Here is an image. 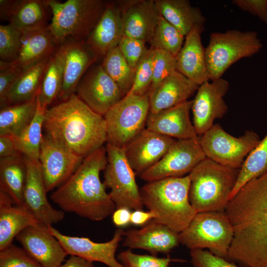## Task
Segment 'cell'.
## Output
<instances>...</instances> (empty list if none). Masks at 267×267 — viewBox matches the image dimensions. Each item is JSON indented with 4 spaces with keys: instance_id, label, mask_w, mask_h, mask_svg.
I'll list each match as a JSON object with an SVG mask.
<instances>
[{
    "instance_id": "5",
    "label": "cell",
    "mask_w": 267,
    "mask_h": 267,
    "mask_svg": "<svg viewBox=\"0 0 267 267\" xmlns=\"http://www.w3.org/2000/svg\"><path fill=\"white\" fill-rule=\"evenodd\" d=\"M240 169L224 166L207 157L194 168L188 174V196L197 213L225 209Z\"/></svg>"
},
{
    "instance_id": "29",
    "label": "cell",
    "mask_w": 267,
    "mask_h": 267,
    "mask_svg": "<svg viewBox=\"0 0 267 267\" xmlns=\"http://www.w3.org/2000/svg\"><path fill=\"white\" fill-rule=\"evenodd\" d=\"M60 44L48 26L37 31L23 34L18 55L15 60L8 62L23 72L49 57Z\"/></svg>"
},
{
    "instance_id": "3",
    "label": "cell",
    "mask_w": 267,
    "mask_h": 267,
    "mask_svg": "<svg viewBox=\"0 0 267 267\" xmlns=\"http://www.w3.org/2000/svg\"><path fill=\"white\" fill-rule=\"evenodd\" d=\"M44 134L85 158L107 142L104 117L92 110L75 93L46 108Z\"/></svg>"
},
{
    "instance_id": "39",
    "label": "cell",
    "mask_w": 267,
    "mask_h": 267,
    "mask_svg": "<svg viewBox=\"0 0 267 267\" xmlns=\"http://www.w3.org/2000/svg\"><path fill=\"white\" fill-rule=\"evenodd\" d=\"M23 33L10 24L0 25V58L12 62L19 52Z\"/></svg>"
},
{
    "instance_id": "21",
    "label": "cell",
    "mask_w": 267,
    "mask_h": 267,
    "mask_svg": "<svg viewBox=\"0 0 267 267\" xmlns=\"http://www.w3.org/2000/svg\"><path fill=\"white\" fill-rule=\"evenodd\" d=\"M192 100H187L155 114H149L146 128L177 139H198L190 118Z\"/></svg>"
},
{
    "instance_id": "13",
    "label": "cell",
    "mask_w": 267,
    "mask_h": 267,
    "mask_svg": "<svg viewBox=\"0 0 267 267\" xmlns=\"http://www.w3.org/2000/svg\"><path fill=\"white\" fill-rule=\"evenodd\" d=\"M84 159L44 134L39 162L46 192L56 189L64 183L78 168Z\"/></svg>"
},
{
    "instance_id": "2",
    "label": "cell",
    "mask_w": 267,
    "mask_h": 267,
    "mask_svg": "<svg viewBox=\"0 0 267 267\" xmlns=\"http://www.w3.org/2000/svg\"><path fill=\"white\" fill-rule=\"evenodd\" d=\"M107 164L103 146L83 159L73 174L51 194V200L64 212L92 221L105 219L116 209L100 179Z\"/></svg>"
},
{
    "instance_id": "46",
    "label": "cell",
    "mask_w": 267,
    "mask_h": 267,
    "mask_svg": "<svg viewBox=\"0 0 267 267\" xmlns=\"http://www.w3.org/2000/svg\"><path fill=\"white\" fill-rule=\"evenodd\" d=\"M190 254L194 267H247L237 266L224 258L203 249L191 250Z\"/></svg>"
},
{
    "instance_id": "8",
    "label": "cell",
    "mask_w": 267,
    "mask_h": 267,
    "mask_svg": "<svg viewBox=\"0 0 267 267\" xmlns=\"http://www.w3.org/2000/svg\"><path fill=\"white\" fill-rule=\"evenodd\" d=\"M233 235L226 213L217 211L197 213L178 236L179 242L190 250L207 248L214 254L227 258Z\"/></svg>"
},
{
    "instance_id": "43",
    "label": "cell",
    "mask_w": 267,
    "mask_h": 267,
    "mask_svg": "<svg viewBox=\"0 0 267 267\" xmlns=\"http://www.w3.org/2000/svg\"><path fill=\"white\" fill-rule=\"evenodd\" d=\"M0 267H42L22 248L12 243L0 251Z\"/></svg>"
},
{
    "instance_id": "28",
    "label": "cell",
    "mask_w": 267,
    "mask_h": 267,
    "mask_svg": "<svg viewBox=\"0 0 267 267\" xmlns=\"http://www.w3.org/2000/svg\"><path fill=\"white\" fill-rule=\"evenodd\" d=\"M38 224L27 208L15 204L8 194L0 189V251L11 244L24 229Z\"/></svg>"
},
{
    "instance_id": "41",
    "label": "cell",
    "mask_w": 267,
    "mask_h": 267,
    "mask_svg": "<svg viewBox=\"0 0 267 267\" xmlns=\"http://www.w3.org/2000/svg\"><path fill=\"white\" fill-rule=\"evenodd\" d=\"M152 61L153 80L149 90L178 70L176 56L164 50L152 48Z\"/></svg>"
},
{
    "instance_id": "35",
    "label": "cell",
    "mask_w": 267,
    "mask_h": 267,
    "mask_svg": "<svg viewBox=\"0 0 267 267\" xmlns=\"http://www.w3.org/2000/svg\"><path fill=\"white\" fill-rule=\"evenodd\" d=\"M46 108L40 105L38 99L37 111L31 122L19 135L12 137L15 148L19 152L29 159L37 161H39L44 135L42 130Z\"/></svg>"
},
{
    "instance_id": "12",
    "label": "cell",
    "mask_w": 267,
    "mask_h": 267,
    "mask_svg": "<svg viewBox=\"0 0 267 267\" xmlns=\"http://www.w3.org/2000/svg\"><path fill=\"white\" fill-rule=\"evenodd\" d=\"M206 158L199 138L177 139L157 163L140 174V178L148 182L183 177Z\"/></svg>"
},
{
    "instance_id": "25",
    "label": "cell",
    "mask_w": 267,
    "mask_h": 267,
    "mask_svg": "<svg viewBox=\"0 0 267 267\" xmlns=\"http://www.w3.org/2000/svg\"><path fill=\"white\" fill-rule=\"evenodd\" d=\"M43 0H0V18H4L23 34L47 27Z\"/></svg>"
},
{
    "instance_id": "30",
    "label": "cell",
    "mask_w": 267,
    "mask_h": 267,
    "mask_svg": "<svg viewBox=\"0 0 267 267\" xmlns=\"http://www.w3.org/2000/svg\"><path fill=\"white\" fill-rule=\"evenodd\" d=\"M160 14L185 36L194 27L204 26L200 9L186 0H156Z\"/></svg>"
},
{
    "instance_id": "16",
    "label": "cell",
    "mask_w": 267,
    "mask_h": 267,
    "mask_svg": "<svg viewBox=\"0 0 267 267\" xmlns=\"http://www.w3.org/2000/svg\"><path fill=\"white\" fill-rule=\"evenodd\" d=\"M48 228L68 255L78 256L91 262H100L108 267H124L115 257L116 250L124 235L122 229H117L110 240L97 243L88 237L63 234L52 225H48Z\"/></svg>"
},
{
    "instance_id": "23",
    "label": "cell",
    "mask_w": 267,
    "mask_h": 267,
    "mask_svg": "<svg viewBox=\"0 0 267 267\" xmlns=\"http://www.w3.org/2000/svg\"><path fill=\"white\" fill-rule=\"evenodd\" d=\"M124 236V246L145 250L152 255L169 253L180 243L178 233L154 220L139 229L125 232Z\"/></svg>"
},
{
    "instance_id": "38",
    "label": "cell",
    "mask_w": 267,
    "mask_h": 267,
    "mask_svg": "<svg viewBox=\"0 0 267 267\" xmlns=\"http://www.w3.org/2000/svg\"><path fill=\"white\" fill-rule=\"evenodd\" d=\"M184 36L160 14L154 34L149 41L152 48L167 51L176 57Z\"/></svg>"
},
{
    "instance_id": "34",
    "label": "cell",
    "mask_w": 267,
    "mask_h": 267,
    "mask_svg": "<svg viewBox=\"0 0 267 267\" xmlns=\"http://www.w3.org/2000/svg\"><path fill=\"white\" fill-rule=\"evenodd\" d=\"M37 106V97L30 101L0 108V135L13 137L19 135L32 121Z\"/></svg>"
},
{
    "instance_id": "27",
    "label": "cell",
    "mask_w": 267,
    "mask_h": 267,
    "mask_svg": "<svg viewBox=\"0 0 267 267\" xmlns=\"http://www.w3.org/2000/svg\"><path fill=\"white\" fill-rule=\"evenodd\" d=\"M123 37L121 7L108 4L85 42L96 55L104 56L110 50L118 46Z\"/></svg>"
},
{
    "instance_id": "36",
    "label": "cell",
    "mask_w": 267,
    "mask_h": 267,
    "mask_svg": "<svg viewBox=\"0 0 267 267\" xmlns=\"http://www.w3.org/2000/svg\"><path fill=\"white\" fill-rule=\"evenodd\" d=\"M267 172V134L244 160L229 201L249 181Z\"/></svg>"
},
{
    "instance_id": "19",
    "label": "cell",
    "mask_w": 267,
    "mask_h": 267,
    "mask_svg": "<svg viewBox=\"0 0 267 267\" xmlns=\"http://www.w3.org/2000/svg\"><path fill=\"white\" fill-rule=\"evenodd\" d=\"M176 140L145 128L123 149L134 172L141 174L157 163Z\"/></svg>"
},
{
    "instance_id": "37",
    "label": "cell",
    "mask_w": 267,
    "mask_h": 267,
    "mask_svg": "<svg viewBox=\"0 0 267 267\" xmlns=\"http://www.w3.org/2000/svg\"><path fill=\"white\" fill-rule=\"evenodd\" d=\"M104 71L115 82L125 96L130 91L134 72L117 46L105 56L101 64Z\"/></svg>"
},
{
    "instance_id": "22",
    "label": "cell",
    "mask_w": 267,
    "mask_h": 267,
    "mask_svg": "<svg viewBox=\"0 0 267 267\" xmlns=\"http://www.w3.org/2000/svg\"><path fill=\"white\" fill-rule=\"evenodd\" d=\"M120 7L123 36L149 42L160 16L155 0H129Z\"/></svg>"
},
{
    "instance_id": "24",
    "label": "cell",
    "mask_w": 267,
    "mask_h": 267,
    "mask_svg": "<svg viewBox=\"0 0 267 267\" xmlns=\"http://www.w3.org/2000/svg\"><path fill=\"white\" fill-rule=\"evenodd\" d=\"M199 85L176 71L148 92L149 114L175 106L188 100Z\"/></svg>"
},
{
    "instance_id": "9",
    "label": "cell",
    "mask_w": 267,
    "mask_h": 267,
    "mask_svg": "<svg viewBox=\"0 0 267 267\" xmlns=\"http://www.w3.org/2000/svg\"><path fill=\"white\" fill-rule=\"evenodd\" d=\"M149 109L148 93L126 94L103 116L106 143L123 148L146 128Z\"/></svg>"
},
{
    "instance_id": "10",
    "label": "cell",
    "mask_w": 267,
    "mask_h": 267,
    "mask_svg": "<svg viewBox=\"0 0 267 267\" xmlns=\"http://www.w3.org/2000/svg\"><path fill=\"white\" fill-rule=\"evenodd\" d=\"M259 135L247 130L235 137L218 124H214L199 137L201 147L207 158L224 166L240 169L246 156L260 143Z\"/></svg>"
},
{
    "instance_id": "51",
    "label": "cell",
    "mask_w": 267,
    "mask_h": 267,
    "mask_svg": "<svg viewBox=\"0 0 267 267\" xmlns=\"http://www.w3.org/2000/svg\"><path fill=\"white\" fill-rule=\"evenodd\" d=\"M59 267H94L93 262L76 256H70Z\"/></svg>"
},
{
    "instance_id": "48",
    "label": "cell",
    "mask_w": 267,
    "mask_h": 267,
    "mask_svg": "<svg viewBox=\"0 0 267 267\" xmlns=\"http://www.w3.org/2000/svg\"><path fill=\"white\" fill-rule=\"evenodd\" d=\"M131 212L126 207L117 208L113 213L112 219L113 223L118 227H124L131 223Z\"/></svg>"
},
{
    "instance_id": "33",
    "label": "cell",
    "mask_w": 267,
    "mask_h": 267,
    "mask_svg": "<svg viewBox=\"0 0 267 267\" xmlns=\"http://www.w3.org/2000/svg\"><path fill=\"white\" fill-rule=\"evenodd\" d=\"M49 58L22 73L7 94L5 106L30 101L37 97Z\"/></svg>"
},
{
    "instance_id": "47",
    "label": "cell",
    "mask_w": 267,
    "mask_h": 267,
    "mask_svg": "<svg viewBox=\"0 0 267 267\" xmlns=\"http://www.w3.org/2000/svg\"><path fill=\"white\" fill-rule=\"evenodd\" d=\"M241 10L258 16L267 24V0H233Z\"/></svg>"
},
{
    "instance_id": "11",
    "label": "cell",
    "mask_w": 267,
    "mask_h": 267,
    "mask_svg": "<svg viewBox=\"0 0 267 267\" xmlns=\"http://www.w3.org/2000/svg\"><path fill=\"white\" fill-rule=\"evenodd\" d=\"M107 164L104 170L103 183L116 208L142 210L140 190L136 182L135 172L128 163L123 148L106 143Z\"/></svg>"
},
{
    "instance_id": "31",
    "label": "cell",
    "mask_w": 267,
    "mask_h": 267,
    "mask_svg": "<svg viewBox=\"0 0 267 267\" xmlns=\"http://www.w3.org/2000/svg\"><path fill=\"white\" fill-rule=\"evenodd\" d=\"M26 178L27 166L23 154L19 152L0 158V189L8 194L15 204L25 208L24 190Z\"/></svg>"
},
{
    "instance_id": "26",
    "label": "cell",
    "mask_w": 267,
    "mask_h": 267,
    "mask_svg": "<svg viewBox=\"0 0 267 267\" xmlns=\"http://www.w3.org/2000/svg\"><path fill=\"white\" fill-rule=\"evenodd\" d=\"M203 29L204 26L194 27L185 36L184 43L176 57L178 71L198 85L209 81L205 48L201 37Z\"/></svg>"
},
{
    "instance_id": "42",
    "label": "cell",
    "mask_w": 267,
    "mask_h": 267,
    "mask_svg": "<svg viewBox=\"0 0 267 267\" xmlns=\"http://www.w3.org/2000/svg\"><path fill=\"white\" fill-rule=\"evenodd\" d=\"M118 259L124 267H169L171 262L176 261L169 256L158 258L153 255L136 254L131 249L120 252Z\"/></svg>"
},
{
    "instance_id": "32",
    "label": "cell",
    "mask_w": 267,
    "mask_h": 267,
    "mask_svg": "<svg viewBox=\"0 0 267 267\" xmlns=\"http://www.w3.org/2000/svg\"><path fill=\"white\" fill-rule=\"evenodd\" d=\"M65 57L60 44L49 57L42 80L38 95L40 105L44 108L58 98L62 87Z\"/></svg>"
},
{
    "instance_id": "15",
    "label": "cell",
    "mask_w": 267,
    "mask_h": 267,
    "mask_svg": "<svg viewBox=\"0 0 267 267\" xmlns=\"http://www.w3.org/2000/svg\"><path fill=\"white\" fill-rule=\"evenodd\" d=\"M229 88V82L222 78L199 85L191 108L193 124L198 136L212 127L216 119L226 113L228 106L223 97Z\"/></svg>"
},
{
    "instance_id": "17",
    "label": "cell",
    "mask_w": 267,
    "mask_h": 267,
    "mask_svg": "<svg viewBox=\"0 0 267 267\" xmlns=\"http://www.w3.org/2000/svg\"><path fill=\"white\" fill-rule=\"evenodd\" d=\"M25 159L27 166L24 190L25 207L41 224L52 225L61 222L64 218V212L53 208L47 199L40 162L25 156Z\"/></svg>"
},
{
    "instance_id": "44",
    "label": "cell",
    "mask_w": 267,
    "mask_h": 267,
    "mask_svg": "<svg viewBox=\"0 0 267 267\" xmlns=\"http://www.w3.org/2000/svg\"><path fill=\"white\" fill-rule=\"evenodd\" d=\"M145 43L134 38L123 36L118 47L129 66L135 71L141 58L147 50Z\"/></svg>"
},
{
    "instance_id": "18",
    "label": "cell",
    "mask_w": 267,
    "mask_h": 267,
    "mask_svg": "<svg viewBox=\"0 0 267 267\" xmlns=\"http://www.w3.org/2000/svg\"><path fill=\"white\" fill-rule=\"evenodd\" d=\"M16 239L24 250L42 267H59L68 255L59 241L43 224L30 226Z\"/></svg>"
},
{
    "instance_id": "1",
    "label": "cell",
    "mask_w": 267,
    "mask_h": 267,
    "mask_svg": "<svg viewBox=\"0 0 267 267\" xmlns=\"http://www.w3.org/2000/svg\"><path fill=\"white\" fill-rule=\"evenodd\" d=\"M225 210L234 231L227 258L267 267V172L247 183Z\"/></svg>"
},
{
    "instance_id": "50",
    "label": "cell",
    "mask_w": 267,
    "mask_h": 267,
    "mask_svg": "<svg viewBox=\"0 0 267 267\" xmlns=\"http://www.w3.org/2000/svg\"><path fill=\"white\" fill-rule=\"evenodd\" d=\"M155 213L149 211H143L142 210H134L131 214V223L135 225H146L148 222L155 218Z\"/></svg>"
},
{
    "instance_id": "20",
    "label": "cell",
    "mask_w": 267,
    "mask_h": 267,
    "mask_svg": "<svg viewBox=\"0 0 267 267\" xmlns=\"http://www.w3.org/2000/svg\"><path fill=\"white\" fill-rule=\"evenodd\" d=\"M61 44L64 49L65 63L63 82L58 98L63 101L75 93L80 81L98 55L85 40L68 38Z\"/></svg>"
},
{
    "instance_id": "14",
    "label": "cell",
    "mask_w": 267,
    "mask_h": 267,
    "mask_svg": "<svg viewBox=\"0 0 267 267\" xmlns=\"http://www.w3.org/2000/svg\"><path fill=\"white\" fill-rule=\"evenodd\" d=\"M75 94L102 116L125 96L101 65L92 66L86 71L77 85Z\"/></svg>"
},
{
    "instance_id": "6",
    "label": "cell",
    "mask_w": 267,
    "mask_h": 267,
    "mask_svg": "<svg viewBox=\"0 0 267 267\" xmlns=\"http://www.w3.org/2000/svg\"><path fill=\"white\" fill-rule=\"evenodd\" d=\"M51 9V23L48 27L61 44L68 38L85 40L93 30L106 4L100 0H43Z\"/></svg>"
},
{
    "instance_id": "40",
    "label": "cell",
    "mask_w": 267,
    "mask_h": 267,
    "mask_svg": "<svg viewBox=\"0 0 267 267\" xmlns=\"http://www.w3.org/2000/svg\"><path fill=\"white\" fill-rule=\"evenodd\" d=\"M153 80L152 48L146 51L135 70L132 87L128 94L143 95L148 93Z\"/></svg>"
},
{
    "instance_id": "49",
    "label": "cell",
    "mask_w": 267,
    "mask_h": 267,
    "mask_svg": "<svg viewBox=\"0 0 267 267\" xmlns=\"http://www.w3.org/2000/svg\"><path fill=\"white\" fill-rule=\"evenodd\" d=\"M18 153L12 137L0 135V158L10 157Z\"/></svg>"
},
{
    "instance_id": "7",
    "label": "cell",
    "mask_w": 267,
    "mask_h": 267,
    "mask_svg": "<svg viewBox=\"0 0 267 267\" xmlns=\"http://www.w3.org/2000/svg\"><path fill=\"white\" fill-rule=\"evenodd\" d=\"M262 47L258 34L254 31L232 29L212 33L205 48L209 80L222 78L231 65L256 54Z\"/></svg>"
},
{
    "instance_id": "4",
    "label": "cell",
    "mask_w": 267,
    "mask_h": 267,
    "mask_svg": "<svg viewBox=\"0 0 267 267\" xmlns=\"http://www.w3.org/2000/svg\"><path fill=\"white\" fill-rule=\"evenodd\" d=\"M189 175L148 182L140 189L143 205L155 214L153 219L179 233L197 213L189 200Z\"/></svg>"
},
{
    "instance_id": "45",
    "label": "cell",
    "mask_w": 267,
    "mask_h": 267,
    "mask_svg": "<svg viewBox=\"0 0 267 267\" xmlns=\"http://www.w3.org/2000/svg\"><path fill=\"white\" fill-rule=\"evenodd\" d=\"M23 71L11 65L9 62L0 61V106H6L8 93Z\"/></svg>"
}]
</instances>
